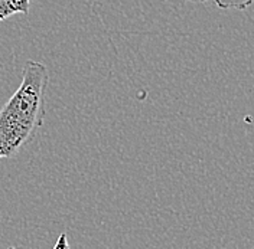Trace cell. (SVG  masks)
<instances>
[{"instance_id": "1", "label": "cell", "mask_w": 254, "mask_h": 249, "mask_svg": "<svg viewBox=\"0 0 254 249\" xmlns=\"http://www.w3.org/2000/svg\"><path fill=\"white\" fill-rule=\"evenodd\" d=\"M48 81L44 63L26 61L19 88L0 109V160L15 157L44 124Z\"/></svg>"}, {"instance_id": "2", "label": "cell", "mask_w": 254, "mask_h": 249, "mask_svg": "<svg viewBox=\"0 0 254 249\" xmlns=\"http://www.w3.org/2000/svg\"><path fill=\"white\" fill-rule=\"evenodd\" d=\"M31 0H0V22L15 15H28Z\"/></svg>"}, {"instance_id": "3", "label": "cell", "mask_w": 254, "mask_h": 249, "mask_svg": "<svg viewBox=\"0 0 254 249\" xmlns=\"http://www.w3.org/2000/svg\"><path fill=\"white\" fill-rule=\"evenodd\" d=\"M254 3V0H215V4L220 9H238L244 10L250 7Z\"/></svg>"}, {"instance_id": "4", "label": "cell", "mask_w": 254, "mask_h": 249, "mask_svg": "<svg viewBox=\"0 0 254 249\" xmlns=\"http://www.w3.org/2000/svg\"><path fill=\"white\" fill-rule=\"evenodd\" d=\"M52 249H71L65 232H63V234L58 236V239H57V242H55V245H54V248Z\"/></svg>"}, {"instance_id": "5", "label": "cell", "mask_w": 254, "mask_h": 249, "mask_svg": "<svg viewBox=\"0 0 254 249\" xmlns=\"http://www.w3.org/2000/svg\"><path fill=\"white\" fill-rule=\"evenodd\" d=\"M185 1H193V3H204V1H208V0H185Z\"/></svg>"}, {"instance_id": "6", "label": "cell", "mask_w": 254, "mask_h": 249, "mask_svg": "<svg viewBox=\"0 0 254 249\" xmlns=\"http://www.w3.org/2000/svg\"><path fill=\"white\" fill-rule=\"evenodd\" d=\"M7 249H20V248H16V247H10V248H7Z\"/></svg>"}]
</instances>
